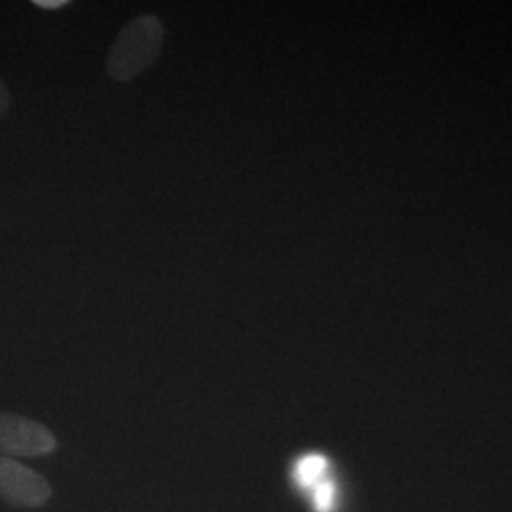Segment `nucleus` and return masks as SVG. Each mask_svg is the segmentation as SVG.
Here are the masks:
<instances>
[{
    "instance_id": "f257e3e1",
    "label": "nucleus",
    "mask_w": 512,
    "mask_h": 512,
    "mask_svg": "<svg viewBox=\"0 0 512 512\" xmlns=\"http://www.w3.org/2000/svg\"><path fill=\"white\" fill-rule=\"evenodd\" d=\"M164 23L154 14L131 19L114 38L107 54V74L118 84H129L158 61L164 46Z\"/></svg>"
},
{
    "instance_id": "f03ea898",
    "label": "nucleus",
    "mask_w": 512,
    "mask_h": 512,
    "mask_svg": "<svg viewBox=\"0 0 512 512\" xmlns=\"http://www.w3.org/2000/svg\"><path fill=\"white\" fill-rule=\"evenodd\" d=\"M55 450L57 439L44 423L18 414H0V456L44 458Z\"/></svg>"
},
{
    "instance_id": "7ed1b4c3",
    "label": "nucleus",
    "mask_w": 512,
    "mask_h": 512,
    "mask_svg": "<svg viewBox=\"0 0 512 512\" xmlns=\"http://www.w3.org/2000/svg\"><path fill=\"white\" fill-rule=\"evenodd\" d=\"M52 497L44 476L18 459L0 456V499L14 509H40Z\"/></svg>"
},
{
    "instance_id": "20e7f679",
    "label": "nucleus",
    "mask_w": 512,
    "mask_h": 512,
    "mask_svg": "<svg viewBox=\"0 0 512 512\" xmlns=\"http://www.w3.org/2000/svg\"><path fill=\"white\" fill-rule=\"evenodd\" d=\"M329 461L321 454H306L304 458L298 459L294 467V480L298 486L313 490L317 484L325 480Z\"/></svg>"
},
{
    "instance_id": "39448f33",
    "label": "nucleus",
    "mask_w": 512,
    "mask_h": 512,
    "mask_svg": "<svg viewBox=\"0 0 512 512\" xmlns=\"http://www.w3.org/2000/svg\"><path fill=\"white\" fill-rule=\"evenodd\" d=\"M336 488L330 480H323L313 488V509L317 512H330L334 507Z\"/></svg>"
},
{
    "instance_id": "423d86ee",
    "label": "nucleus",
    "mask_w": 512,
    "mask_h": 512,
    "mask_svg": "<svg viewBox=\"0 0 512 512\" xmlns=\"http://www.w3.org/2000/svg\"><path fill=\"white\" fill-rule=\"evenodd\" d=\"M10 110V92L6 88V84L0 80V118H4Z\"/></svg>"
},
{
    "instance_id": "0eeeda50",
    "label": "nucleus",
    "mask_w": 512,
    "mask_h": 512,
    "mask_svg": "<svg viewBox=\"0 0 512 512\" xmlns=\"http://www.w3.org/2000/svg\"><path fill=\"white\" fill-rule=\"evenodd\" d=\"M67 4H69L67 0H35V6L42 8V10H57V8H63Z\"/></svg>"
}]
</instances>
